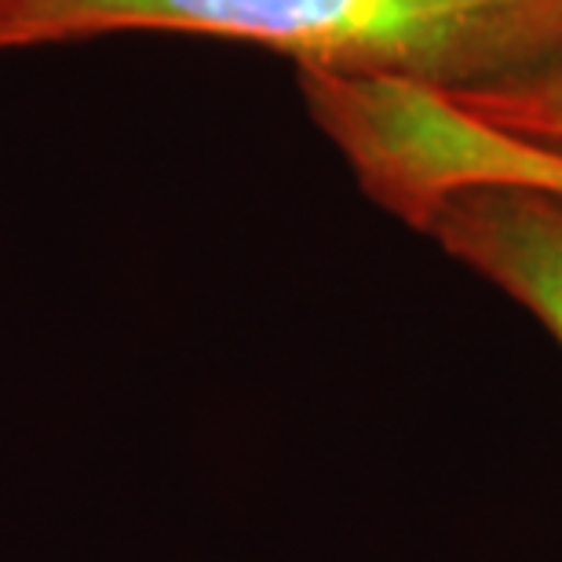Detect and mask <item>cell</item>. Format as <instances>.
Returning a JSON list of instances; mask_svg holds the SVG:
<instances>
[{
  "label": "cell",
  "instance_id": "cell-3",
  "mask_svg": "<svg viewBox=\"0 0 562 562\" xmlns=\"http://www.w3.org/2000/svg\"><path fill=\"white\" fill-rule=\"evenodd\" d=\"M442 95L501 136L562 154V55L515 81Z\"/></svg>",
  "mask_w": 562,
  "mask_h": 562
},
{
  "label": "cell",
  "instance_id": "cell-2",
  "mask_svg": "<svg viewBox=\"0 0 562 562\" xmlns=\"http://www.w3.org/2000/svg\"><path fill=\"white\" fill-rule=\"evenodd\" d=\"M420 234L519 303L562 347V194L526 187L464 190L442 201Z\"/></svg>",
  "mask_w": 562,
  "mask_h": 562
},
{
  "label": "cell",
  "instance_id": "cell-1",
  "mask_svg": "<svg viewBox=\"0 0 562 562\" xmlns=\"http://www.w3.org/2000/svg\"><path fill=\"white\" fill-rule=\"evenodd\" d=\"M128 30L249 41L296 66L471 92L562 55V0H30V44Z\"/></svg>",
  "mask_w": 562,
  "mask_h": 562
},
{
  "label": "cell",
  "instance_id": "cell-4",
  "mask_svg": "<svg viewBox=\"0 0 562 562\" xmlns=\"http://www.w3.org/2000/svg\"><path fill=\"white\" fill-rule=\"evenodd\" d=\"M30 44V0H0V48Z\"/></svg>",
  "mask_w": 562,
  "mask_h": 562
}]
</instances>
